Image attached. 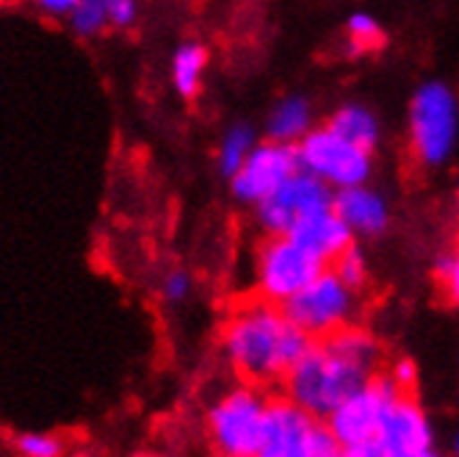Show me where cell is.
<instances>
[{
  "mask_svg": "<svg viewBox=\"0 0 459 457\" xmlns=\"http://www.w3.org/2000/svg\"><path fill=\"white\" fill-rule=\"evenodd\" d=\"M382 366V347L371 330L346 324L313 347L282 377V394L316 418H326L346 397L368 385Z\"/></svg>",
  "mask_w": 459,
  "mask_h": 457,
  "instance_id": "cell-1",
  "label": "cell"
},
{
  "mask_svg": "<svg viewBox=\"0 0 459 457\" xmlns=\"http://www.w3.org/2000/svg\"><path fill=\"white\" fill-rule=\"evenodd\" d=\"M313 347L277 303L257 297L230 313L221 328V352L241 382L272 388Z\"/></svg>",
  "mask_w": 459,
  "mask_h": 457,
  "instance_id": "cell-2",
  "label": "cell"
},
{
  "mask_svg": "<svg viewBox=\"0 0 459 457\" xmlns=\"http://www.w3.org/2000/svg\"><path fill=\"white\" fill-rule=\"evenodd\" d=\"M410 147L420 167L437 170L459 139V101L448 83L426 81L410 101Z\"/></svg>",
  "mask_w": 459,
  "mask_h": 457,
  "instance_id": "cell-3",
  "label": "cell"
},
{
  "mask_svg": "<svg viewBox=\"0 0 459 457\" xmlns=\"http://www.w3.org/2000/svg\"><path fill=\"white\" fill-rule=\"evenodd\" d=\"M269 394L241 382L213 402L208 410V438L213 452L224 457H257L264 438V413Z\"/></svg>",
  "mask_w": 459,
  "mask_h": 457,
  "instance_id": "cell-4",
  "label": "cell"
},
{
  "mask_svg": "<svg viewBox=\"0 0 459 457\" xmlns=\"http://www.w3.org/2000/svg\"><path fill=\"white\" fill-rule=\"evenodd\" d=\"M280 308L297 328H302L313 341H318L357 319L359 291L346 286L333 267H326Z\"/></svg>",
  "mask_w": 459,
  "mask_h": 457,
  "instance_id": "cell-5",
  "label": "cell"
},
{
  "mask_svg": "<svg viewBox=\"0 0 459 457\" xmlns=\"http://www.w3.org/2000/svg\"><path fill=\"white\" fill-rule=\"evenodd\" d=\"M396 394H404V391H399V385L390 380L387 372H379L368 385L354 391L351 397H346L324 418L335 433L343 457H382V449L377 444V430L385 405Z\"/></svg>",
  "mask_w": 459,
  "mask_h": 457,
  "instance_id": "cell-6",
  "label": "cell"
},
{
  "mask_svg": "<svg viewBox=\"0 0 459 457\" xmlns=\"http://www.w3.org/2000/svg\"><path fill=\"white\" fill-rule=\"evenodd\" d=\"M297 158L299 170L321 178L335 191L357 183H368L374 175V153L351 145L330 125H313L297 142Z\"/></svg>",
  "mask_w": 459,
  "mask_h": 457,
  "instance_id": "cell-7",
  "label": "cell"
},
{
  "mask_svg": "<svg viewBox=\"0 0 459 457\" xmlns=\"http://www.w3.org/2000/svg\"><path fill=\"white\" fill-rule=\"evenodd\" d=\"M321 269H326L324 260H318L290 236H266L255 258L257 297L282 305L302 286H307Z\"/></svg>",
  "mask_w": 459,
  "mask_h": 457,
  "instance_id": "cell-8",
  "label": "cell"
},
{
  "mask_svg": "<svg viewBox=\"0 0 459 457\" xmlns=\"http://www.w3.org/2000/svg\"><path fill=\"white\" fill-rule=\"evenodd\" d=\"M333 200H335L333 186H326L321 178L305 170H297L277 191H272L266 200H260L255 206V219L266 236H285L305 216L333 208Z\"/></svg>",
  "mask_w": 459,
  "mask_h": 457,
  "instance_id": "cell-9",
  "label": "cell"
},
{
  "mask_svg": "<svg viewBox=\"0 0 459 457\" xmlns=\"http://www.w3.org/2000/svg\"><path fill=\"white\" fill-rule=\"evenodd\" d=\"M299 170L297 145L285 142H257L238 172L230 178V191L241 206H257L266 200L272 191H277L293 172Z\"/></svg>",
  "mask_w": 459,
  "mask_h": 457,
  "instance_id": "cell-10",
  "label": "cell"
},
{
  "mask_svg": "<svg viewBox=\"0 0 459 457\" xmlns=\"http://www.w3.org/2000/svg\"><path fill=\"white\" fill-rule=\"evenodd\" d=\"M377 444L382 457H432L437 452L435 427L415 394H396L385 405Z\"/></svg>",
  "mask_w": 459,
  "mask_h": 457,
  "instance_id": "cell-11",
  "label": "cell"
},
{
  "mask_svg": "<svg viewBox=\"0 0 459 457\" xmlns=\"http://www.w3.org/2000/svg\"><path fill=\"white\" fill-rule=\"evenodd\" d=\"M316 424V416H310L285 394L269 397L257 457H310V438Z\"/></svg>",
  "mask_w": 459,
  "mask_h": 457,
  "instance_id": "cell-12",
  "label": "cell"
},
{
  "mask_svg": "<svg viewBox=\"0 0 459 457\" xmlns=\"http://www.w3.org/2000/svg\"><path fill=\"white\" fill-rule=\"evenodd\" d=\"M333 208L346 222L354 239H379L390 227V203L382 191L368 183L338 189Z\"/></svg>",
  "mask_w": 459,
  "mask_h": 457,
  "instance_id": "cell-13",
  "label": "cell"
},
{
  "mask_svg": "<svg viewBox=\"0 0 459 457\" xmlns=\"http://www.w3.org/2000/svg\"><path fill=\"white\" fill-rule=\"evenodd\" d=\"M290 236L297 244H302L307 252H313L318 260H324L326 267L333 260L354 244V233L346 227V222L335 214V208L318 211L313 216H305L302 222H297L290 227Z\"/></svg>",
  "mask_w": 459,
  "mask_h": 457,
  "instance_id": "cell-14",
  "label": "cell"
},
{
  "mask_svg": "<svg viewBox=\"0 0 459 457\" xmlns=\"http://www.w3.org/2000/svg\"><path fill=\"white\" fill-rule=\"evenodd\" d=\"M313 127V106L302 94H288L272 109L266 119V136L274 142L297 145Z\"/></svg>",
  "mask_w": 459,
  "mask_h": 457,
  "instance_id": "cell-15",
  "label": "cell"
},
{
  "mask_svg": "<svg viewBox=\"0 0 459 457\" xmlns=\"http://www.w3.org/2000/svg\"><path fill=\"white\" fill-rule=\"evenodd\" d=\"M333 130L343 139H349L351 145L363 147L368 153H374L382 142V125L379 117L368 109V106H359V103H346L338 111H333V117L326 119Z\"/></svg>",
  "mask_w": 459,
  "mask_h": 457,
  "instance_id": "cell-16",
  "label": "cell"
},
{
  "mask_svg": "<svg viewBox=\"0 0 459 457\" xmlns=\"http://www.w3.org/2000/svg\"><path fill=\"white\" fill-rule=\"evenodd\" d=\"M208 70V50L200 42H186L172 56V83L180 97H196Z\"/></svg>",
  "mask_w": 459,
  "mask_h": 457,
  "instance_id": "cell-17",
  "label": "cell"
},
{
  "mask_svg": "<svg viewBox=\"0 0 459 457\" xmlns=\"http://www.w3.org/2000/svg\"><path fill=\"white\" fill-rule=\"evenodd\" d=\"M257 145V134H255V127L247 125V122H238L233 127H227V134L221 136L219 142V153H216V167L219 172L230 180L238 167L247 161V155L252 153V147Z\"/></svg>",
  "mask_w": 459,
  "mask_h": 457,
  "instance_id": "cell-18",
  "label": "cell"
},
{
  "mask_svg": "<svg viewBox=\"0 0 459 457\" xmlns=\"http://www.w3.org/2000/svg\"><path fill=\"white\" fill-rule=\"evenodd\" d=\"M73 28V34L81 40H94L100 37L106 28H111L108 17V0H78L73 12L64 17Z\"/></svg>",
  "mask_w": 459,
  "mask_h": 457,
  "instance_id": "cell-19",
  "label": "cell"
},
{
  "mask_svg": "<svg viewBox=\"0 0 459 457\" xmlns=\"http://www.w3.org/2000/svg\"><path fill=\"white\" fill-rule=\"evenodd\" d=\"M346 40H349V50L351 53H368L382 48L385 42V31L379 25V20L368 12H354L346 20Z\"/></svg>",
  "mask_w": 459,
  "mask_h": 457,
  "instance_id": "cell-20",
  "label": "cell"
},
{
  "mask_svg": "<svg viewBox=\"0 0 459 457\" xmlns=\"http://www.w3.org/2000/svg\"><path fill=\"white\" fill-rule=\"evenodd\" d=\"M335 272H338V277L346 283V286H351L354 291H363L366 286H368V258H366V252L359 250L357 244H351V247H346L333 264H330Z\"/></svg>",
  "mask_w": 459,
  "mask_h": 457,
  "instance_id": "cell-21",
  "label": "cell"
},
{
  "mask_svg": "<svg viewBox=\"0 0 459 457\" xmlns=\"http://www.w3.org/2000/svg\"><path fill=\"white\" fill-rule=\"evenodd\" d=\"M435 275L446 288L448 303L459 311V250L456 252H446L435 260Z\"/></svg>",
  "mask_w": 459,
  "mask_h": 457,
  "instance_id": "cell-22",
  "label": "cell"
},
{
  "mask_svg": "<svg viewBox=\"0 0 459 457\" xmlns=\"http://www.w3.org/2000/svg\"><path fill=\"white\" fill-rule=\"evenodd\" d=\"M14 449L25 457H58L61 454V441L45 433H22L14 441Z\"/></svg>",
  "mask_w": 459,
  "mask_h": 457,
  "instance_id": "cell-23",
  "label": "cell"
},
{
  "mask_svg": "<svg viewBox=\"0 0 459 457\" xmlns=\"http://www.w3.org/2000/svg\"><path fill=\"white\" fill-rule=\"evenodd\" d=\"M160 294H163V300L172 303V305L186 303L188 294H191V275L186 269L167 272V277H163V283H160Z\"/></svg>",
  "mask_w": 459,
  "mask_h": 457,
  "instance_id": "cell-24",
  "label": "cell"
},
{
  "mask_svg": "<svg viewBox=\"0 0 459 457\" xmlns=\"http://www.w3.org/2000/svg\"><path fill=\"white\" fill-rule=\"evenodd\" d=\"M111 28H134L139 22V0H108Z\"/></svg>",
  "mask_w": 459,
  "mask_h": 457,
  "instance_id": "cell-25",
  "label": "cell"
},
{
  "mask_svg": "<svg viewBox=\"0 0 459 457\" xmlns=\"http://www.w3.org/2000/svg\"><path fill=\"white\" fill-rule=\"evenodd\" d=\"M390 380L399 385V391L404 394H415V382H418V369L410 357H399V361H393V366L387 369Z\"/></svg>",
  "mask_w": 459,
  "mask_h": 457,
  "instance_id": "cell-26",
  "label": "cell"
},
{
  "mask_svg": "<svg viewBox=\"0 0 459 457\" xmlns=\"http://www.w3.org/2000/svg\"><path fill=\"white\" fill-rule=\"evenodd\" d=\"M30 4H34L48 17H67L78 0H30Z\"/></svg>",
  "mask_w": 459,
  "mask_h": 457,
  "instance_id": "cell-27",
  "label": "cell"
},
{
  "mask_svg": "<svg viewBox=\"0 0 459 457\" xmlns=\"http://www.w3.org/2000/svg\"><path fill=\"white\" fill-rule=\"evenodd\" d=\"M451 449H454V454H459V435L454 438V446H451Z\"/></svg>",
  "mask_w": 459,
  "mask_h": 457,
  "instance_id": "cell-28",
  "label": "cell"
}]
</instances>
